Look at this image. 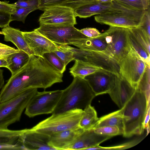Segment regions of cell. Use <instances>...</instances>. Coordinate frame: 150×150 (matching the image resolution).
I'll use <instances>...</instances> for the list:
<instances>
[{
    "mask_svg": "<svg viewBox=\"0 0 150 150\" xmlns=\"http://www.w3.org/2000/svg\"><path fill=\"white\" fill-rule=\"evenodd\" d=\"M63 74L43 57L30 55L27 63L11 75L0 93V103L30 88L44 89L63 81Z\"/></svg>",
    "mask_w": 150,
    "mask_h": 150,
    "instance_id": "1",
    "label": "cell"
},
{
    "mask_svg": "<svg viewBox=\"0 0 150 150\" xmlns=\"http://www.w3.org/2000/svg\"><path fill=\"white\" fill-rule=\"evenodd\" d=\"M150 107L146 95L137 88L122 108L124 125V137L141 135L144 129V122Z\"/></svg>",
    "mask_w": 150,
    "mask_h": 150,
    "instance_id": "2",
    "label": "cell"
},
{
    "mask_svg": "<svg viewBox=\"0 0 150 150\" xmlns=\"http://www.w3.org/2000/svg\"><path fill=\"white\" fill-rule=\"evenodd\" d=\"M96 96L85 79L74 77L71 84L62 90L59 100L52 114L76 109L83 110L91 105Z\"/></svg>",
    "mask_w": 150,
    "mask_h": 150,
    "instance_id": "3",
    "label": "cell"
},
{
    "mask_svg": "<svg viewBox=\"0 0 150 150\" xmlns=\"http://www.w3.org/2000/svg\"><path fill=\"white\" fill-rule=\"evenodd\" d=\"M145 10H138L114 0L108 10L96 15L94 18L101 24L131 29L139 26Z\"/></svg>",
    "mask_w": 150,
    "mask_h": 150,
    "instance_id": "4",
    "label": "cell"
},
{
    "mask_svg": "<svg viewBox=\"0 0 150 150\" xmlns=\"http://www.w3.org/2000/svg\"><path fill=\"white\" fill-rule=\"evenodd\" d=\"M38 91L37 88L27 89L17 96L0 103V129H8L11 124L20 120L30 100Z\"/></svg>",
    "mask_w": 150,
    "mask_h": 150,
    "instance_id": "5",
    "label": "cell"
},
{
    "mask_svg": "<svg viewBox=\"0 0 150 150\" xmlns=\"http://www.w3.org/2000/svg\"><path fill=\"white\" fill-rule=\"evenodd\" d=\"M83 111L82 110L76 109L52 114L32 129L50 136L56 132L77 127Z\"/></svg>",
    "mask_w": 150,
    "mask_h": 150,
    "instance_id": "6",
    "label": "cell"
},
{
    "mask_svg": "<svg viewBox=\"0 0 150 150\" xmlns=\"http://www.w3.org/2000/svg\"><path fill=\"white\" fill-rule=\"evenodd\" d=\"M129 29L110 26L105 32L107 43L106 53L120 64L131 49L129 40Z\"/></svg>",
    "mask_w": 150,
    "mask_h": 150,
    "instance_id": "7",
    "label": "cell"
},
{
    "mask_svg": "<svg viewBox=\"0 0 150 150\" xmlns=\"http://www.w3.org/2000/svg\"><path fill=\"white\" fill-rule=\"evenodd\" d=\"M65 45L68 49L73 52L74 60L77 59L89 63L102 70L111 72L116 76L120 75V63L106 53Z\"/></svg>",
    "mask_w": 150,
    "mask_h": 150,
    "instance_id": "8",
    "label": "cell"
},
{
    "mask_svg": "<svg viewBox=\"0 0 150 150\" xmlns=\"http://www.w3.org/2000/svg\"><path fill=\"white\" fill-rule=\"evenodd\" d=\"M62 90L39 92L32 98L27 106L25 114L29 117L52 113L56 107Z\"/></svg>",
    "mask_w": 150,
    "mask_h": 150,
    "instance_id": "9",
    "label": "cell"
},
{
    "mask_svg": "<svg viewBox=\"0 0 150 150\" xmlns=\"http://www.w3.org/2000/svg\"><path fill=\"white\" fill-rule=\"evenodd\" d=\"M147 65L131 47L129 52L120 63V75L136 88Z\"/></svg>",
    "mask_w": 150,
    "mask_h": 150,
    "instance_id": "10",
    "label": "cell"
},
{
    "mask_svg": "<svg viewBox=\"0 0 150 150\" xmlns=\"http://www.w3.org/2000/svg\"><path fill=\"white\" fill-rule=\"evenodd\" d=\"M41 34L57 44L68 45V40L88 38L74 26L40 24L36 28Z\"/></svg>",
    "mask_w": 150,
    "mask_h": 150,
    "instance_id": "11",
    "label": "cell"
},
{
    "mask_svg": "<svg viewBox=\"0 0 150 150\" xmlns=\"http://www.w3.org/2000/svg\"><path fill=\"white\" fill-rule=\"evenodd\" d=\"M40 10L44 12L39 17L40 24L74 26L77 23L74 11L71 8L54 6Z\"/></svg>",
    "mask_w": 150,
    "mask_h": 150,
    "instance_id": "12",
    "label": "cell"
},
{
    "mask_svg": "<svg viewBox=\"0 0 150 150\" xmlns=\"http://www.w3.org/2000/svg\"><path fill=\"white\" fill-rule=\"evenodd\" d=\"M32 54L43 57L45 53L54 52L58 45L41 34L37 29L30 32H22Z\"/></svg>",
    "mask_w": 150,
    "mask_h": 150,
    "instance_id": "13",
    "label": "cell"
},
{
    "mask_svg": "<svg viewBox=\"0 0 150 150\" xmlns=\"http://www.w3.org/2000/svg\"><path fill=\"white\" fill-rule=\"evenodd\" d=\"M116 76L111 72L100 70L86 76L84 79L97 96L110 92L114 86Z\"/></svg>",
    "mask_w": 150,
    "mask_h": 150,
    "instance_id": "14",
    "label": "cell"
},
{
    "mask_svg": "<svg viewBox=\"0 0 150 150\" xmlns=\"http://www.w3.org/2000/svg\"><path fill=\"white\" fill-rule=\"evenodd\" d=\"M50 136L31 129H25L20 137L25 150H55L49 144Z\"/></svg>",
    "mask_w": 150,
    "mask_h": 150,
    "instance_id": "15",
    "label": "cell"
},
{
    "mask_svg": "<svg viewBox=\"0 0 150 150\" xmlns=\"http://www.w3.org/2000/svg\"><path fill=\"white\" fill-rule=\"evenodd\" d=\"M136 88L121 75L116 76L114 86L108 94L121 109L132 96Z\"/></svg>",
    "mask_w": 150,
    "mask_h": 150,
    "instance_id": "16",
    "label": "cell"
},
{
    "mask_svg": "<svg viewBox=\"0 0 150 150\" xmlns=\"http://www.w3.org/2000/svg\"><path fill=\"white\" fill-rule=\"evenodd\" d=\"M112 137L100 134L95 132L94 129L84 130L77 137L68 150L84 149L99 145Z\"/></svg>",
    "mask_w": 150,
    "mask_h": 150,
    "instance_id": "17",
    "label": "cell"
},
{
    "mask_svg": "<svg viewBox=\"0 0 150 150\" xmlns=\"http://www.w3.org/2000/svg\"><path fill=\"white\" fill-rule=\"evenodd\" d=\"M84 130L79 127L54 133L50 136L49 144L55 150H68Z\"/></svg>",
    "mask_w": 150,
    "mask_h": 150,
    "instance_id": "18",
    "label": "cell"
},
{
    "mask_svg": "<svg viewBox=\"0 0 150 150\" xmlns=\"http://www.w3.org/2000/svg\"><path fill=\"white\" fill-rule=\"evenodd\" d=\"M68 42V45H74L79 49L106 53L107 43L105 32L97 38L70 39Z\"/></svg>",
    "mask_w": 150,
    "mask_h": 150,
    "instance_id": "19",
    "label": "cell"
},
{
    "mask_svg": "<svg viewBox=\"0 0 150 150\" xmlns=\"http://www.w3.org/2000/svg\"><path fill=\"white\" fill-rule=\"evenodd\" d=\"M111 3H103L97 1L82 6L74 11L76 17L86 18L102 13L111 7Z\"/></svg>",
    "mask_w": 150,
    "mask_h": 150,
    "instance_id": "20",
    "label": "cell"
},
{
    "mask_svg": "<svg viewBox=\"0 0 150 150\" xmlns=\"http://www.w3.org/2000/svg\"><path fill=\"white\" fill-rule=\"evenodd\" d=\"M2 31L4 34V41L11 42L19 50L25 52L30 55L32 54L23 36L22 31L19 29L9 26L3 28Z\"/></svg>",
    "mask_w": 150,
    "mask_h": 150,
    "instance_id": "21",
    "label": "cell"
},
{
    "mask_svg": "<svg viewBox=\"0 0 150 150\" xmlns=\"http://www.w3.org/2000/svg\"><path fill=\"white\" fill-rule=\"evenodd\" d=\"M25 130L0 129V149H17L20 144V137Z\"/></svg>",
    "mask_w": 150,
    "mask_h": 150,
    "instance_id": "22",
    "label": "cell"
},
{
    "mask_svg": "<svg viewBox=\"0 0 150 150\" xmlns=\"http://www.w3.org/2000/svg\"><path fill=\"white\" fill-rule=\"evenodd\" d=\"M105 126H116L120 134L123 135L124 125L122 108L99 118L94 128Z\"/></svg>",
    "mask_w": 150,
    "mask_h": 150,
    "instance_id": "23",
    "label": "cell"
},
{
    "mask_svg": "<svg viewBox=\"0 0 150 150\" xmlns=\"http://www.w3.org/2000/svg\"><path fill=\"white\" fill-rule=\"evenodd\" d=\"M39 9L50 6H60L72 9L74 11L80 7L93 3L96 0H38Z\"/></svg>",
    "mask_w": 150,
    "mask_h": 150,
    "instance_id": "24",
    "label": "cell"
},
{
    "mask_svg": "<svg viewBox=\"0 0 150 150\" xmlns=\"http://www.w3.org/2000/svg\"><path fill=\"white\" fill-rule=\"evenodd\" d=\"M30 55L25 52L20 50L5 57L8 65L7 69L12 75L22 68L28 62Z\"/></svg>",
    "mask_w": 150,
    "mask_h": 150,
    "instance_id": "25",
    "label": "cell"
},
{
    "mask_svg": "<svg viewBox=\"0 0 150 150\" xmlns=\"http://www.w3.org/2000/svg\"><path fill=\"white\" fill-rule=\"evenodd\" d=\"M98 120L96 110L90 105L83 110L79 126L84 130L94 129Z\"/></svg>",
    "mask_w": 150,
    "mask_h": 150,
    "instance_id": "26",
    "label": "cell"
},
{
    "mask_svg": "<svg viewBox=\"0 0 150 150\" xmlns=\"http://www.w3.org/2000/svg\"><path fill=\"white\" fill-rule=\"evenodd\" d=\"M74 61V65L69 69L70 73L74 77H78L84 79L89 74L102 70L89 63L77 59H75Z\"/></svg>",
    "mask_w": 150,
    "mask_h": 150,
    "instance_id": "27",
    "label": "cell"
},
{
    "mask_svg": "<svg viewBox=\"0 0 150 150\" xmlns=\"http://www.w3.org/2000/svg\"><path fill=\"white\" fill-rule=\"evenodd\" d=\"M128 37L131 47L144 60L147 64L150 65V54L136 39L129 29Z\"/></svg>",
    "mask_w": 150,
    "mask_h": 150,
    "instance_id": "28",
    "label": "cell"
},
{
    "mask_svg": "<svg viewBox=\"0 0 150 150\" xmlns=\"http://www.w3.org/2000/svg\"><path fill=\"white\" fill-rule=\"evenodd\" d=\"M129 29L136 39L150 54V37L139 27Z\"/></svg>",
    "mask_w": 150,
    "mask_h": 150,
    "instance_id": "29",
    "label": "cell"
},
{
    "mask_svg": "<svg viewBox=\"0 0 150 150\" xmlns=\"http://www.w3.org/2000/svg\"><path fill=\"white\" fill-rule=\"evenodd\" d=\"M150 65L147 64L136 87L140 91L145 93L148 101H150Z\"/></svg>",
    "mask_w": 150,
    "mask_h": 150,
    "instance_id": "30",
    "label": "cell"
},
{
    "mask_svg": "<svg viewBox=\"0 0 150 150\" xmlns=\"http://www.w3.org/2000/svg\"><path fill=\"white\" fill-rule=\"evenodd\" d=\"M43 57L61 73L63 74L65 71L66 66L54 52L45 53Z\"/></svg>",
    "mask_w": 150,
    "mask_h": 150,
    "instance_id": "31",
    "label": "cell"
},
{
    "mask_svg": "<svg viewBox=\"0 0 150 150\" xmlns=\"http://www.w3.org/2000/svg\"><path fill=\"white\" fill-rule=\"evenodd\" d=\"M57 45V49L54 52L66 66L70 62L74 60L73 53L68 49L65 45Z\"/></svg>",
    "mask_w": 150,
    "mask_h": 150,
    "instance_id": "32",
    "label": "cell"
},
{
    "mask_svg": "<svg viewBox=\"0 0 150 150\" xmlns=\"http://www.w3.org/2000/svg\"><path fill=\"white\" fill-rule=\"evenodd\" d=\"M38 9V8L34 7H16V11L11 14V21H16L24 23L28 15L31 12Z\"/></svg>",
    "mask_w": 150,
    "mask_h": 150,
    "instance_id": "33",
    "label": "cell"
},
{
    "mask_svg": "<svg viewBox=\"0 0 150 150\" xmlns=\"http://www.w3.org/2000/svg\"><path fill=\"white\" fill-rule=\"evenodd\" d=\"M143 138H140L135 139L132 141L110 147H104L98 145L89 148L88 150H100V149H124L132 147L140 142Z\"/></svg>",
    "mask_w": 150,
    "mask_h": 150,
    "instance_id": "34",
    "label": "cell"
},
{
    "mask_svg": "<svg viewBox=\"0 0 150 150\" xmlns=\"http://www.w3.org/2000/svg\"><path fill=\"white\" fill-rule=\"evenodd\" d=\"M139 10H145L150 7V0H115Z\"/></svg>",
    "mask_w": 150,
    "mask_h": 150,
    "instance_id": "35",
    "label": "cell"
},
{
    "mask_svg": "<svg viewBox=\"0 0 150 150\" xmlns=\"http://www.w3.org/2000/svg\"><path fill=\"white\" fill-rule=\"evenodd\" d=\"M94 130L97 134L112 137L120 134L119 129L116 126L101 127L94 128Z\"/></svg>",
    "mask_w": 150,
    "mask_h": 150,
    "instance_id": "36",
    "label": "cell"
},
{
    "mask_svg": "<svg viewBox=\"0 0 150 150\" xmlns=\"http://www.w3.org/2000/svg\"><path fill=\"white\" fill-rule=\"evenodd\" d=\"M150 8L149 7L145 11L139 27L142 29L150 37Z\"/></svg>",
    "mask_w": 150,
    "mask_h": 150,
    "instance_id": "37",
    "label": "cell"
},
{
    "mask_svg": "<svg viewBox=\"0 0 150 150\" xmlns=\"http://www.w3.org/2000/svg\"><path fill=\"white\" fill-rule=\"evenodd\" d=\"M13 4L16 7H34L38 8V0H18Z\"/></svg>",
    "mask_w": 150,
    "mask_h": 150,
    "instance_id": "38",
    "label": "cell"
},
{
    "mask_svg": "<svg viewBox=\"0 0 150 150\" xmlns=\"http://www.w3.org/2000/svg\"><path fill=\"white\" fill-rule=\"evenodd\" d=\"M80 31L86 36L89 38L98 37L102 35L96 28H87L79 30Z\"/></svg>",
    "mask_w": 150,
    "mask_h": 150,
    "instance_id": "39",
    "label": "cell"
},
{
    "mask_svg": "<svg viewBox=\"0 0 150 150\" xmlns=\"http://www.w3.org/2000/svg\"><path fill=\"white\" fill-rule=\"evenodd\" d=\"M11 14L0 11V27L4 28L9 26L11 22Z\"/></svg>",
    "mask_w": 150,
    "mask_h": 150,
    "instance_id": "40",
    "label": "cell"
},
{
    "mask_svg": "<svg viewBox=\"0 0 150 150\" xmlns=\"http://www.w3.org/2000/svg\"><path fill=\"white\" fill-rule=\"evenodd\" d=\"M16 10V6L13 4H9L5 2L0 1V11H5L11 14Z\"/></svg>",
    "mask_w": 150,
    "mask_h": 150,
    "instance_id": "41",
    "label": "cell"
},
{
    "mask_svg": "<svg viewBox=\"0 0 150 150\" xmlns=\"http://www.w3.org/2000/svg\"><path fill=\"white\" fill-rule=\"evenodd\" d=\"M19 51L18 49H16L10 46L6 47H0V58L6 57Z\"/></svg>",
    "mask_w": 150,
    "mask_h": 150,
    "instance_id": "42",
    "label": "cell"
},
{
    "mask_svg": "<svg viewBox=\"0 0 150 150\" xmlns=\"http://www.w3.org/2000/svg\"><path fill=\"white\" fill-rule=\"evenodd\" d=\"M150 119V107L149 108L146 115L144 122V129L149 125V122Z\"/></svg>",
    "mask_w": 150,
    "mask_h": 150,
    "instance_id": "43",
    "label": "cell"
},
{
    "mask_svg": "<svg viewBox=\"0 0 150 150\" xmlns=\"http://www.w3.org/2000/svg\"><path fill=\"white\" fill-rule=\"evenodd\" d=\"M8 64L5 57L0 58V67H4L8 68Z\"/></svg>",
    "mask_w": 150,
    "mask_h": 150,
    "instance_id": "44",
    "label": "cell"
},
{
    "mask_svg": "<svg viewBox=\"0 0 150 150\" xmlns=\"http://www.w3.org/2000/svg\"><path fill=\"white\" fill-rule=\"evenodd\" d=\"M3 70L0 69V89L2 88L4 84V79L3 76Z\"/></svg>",
    "mask_w": 150,
    "mask_h": 150,
    "instance_id": "45",
    "label": "cell"
},
{
    "mask_svg": "<svg viewBox=\"0 0 150 150\" xmlns=\"http://www.w3.org/2000/svg\"><path fill=\"white\" fill-rule=\"evenodd\" d=\"M97 1H100L101 2L103 3H111L112 2V1L114 0H96Z\"/></svg>",
    "mask_w": 150,
    "mask_h": 150,
    "instance_id": "46",
    "label": "cell"
},
{
    "mask_svg": "<svg viewBox=\"0 0 150 150\" xmlns=\"http://www.w3.org/2000/svg\"><path fill=\"white\" fill-rule=\"evenodd\" d=\"M9 46L0 42V47H6Z\"/></svg>",
    "mask_w": 150,
    "mask_h": 150,
    "instance_id": "47",
    "label": "cell"
},
{
    "mask_svg": "<svg viewBox=\"0 0 150 150\" xmlns=\"http://www.w3.org/2000/svg\"><path fill=\"white\" fill-rule=\"evenodd\" d=\"M0 34L4 35V33L2 31H0Z\"/></svg>",
    "mask_w": 150,
    "mask_h": 150,
    "instance_id": "48",
    "label": "cell"
}]
</instances>
